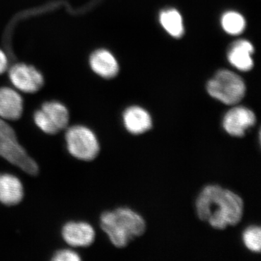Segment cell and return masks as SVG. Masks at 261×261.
<instances>
[{"instance_id": "1", "label": "cell", "mask_w": 261, "mask_h": 261, "mask_svg": "<svg viewBox=\"0 0 261 261\" xmlns=\"http://www.w3.org/2000/svg\"><path fill=\"white\" fill-rule=\"evenodd\" d=\"M199 219L217 230L238 224L243 219V199L219 185H209L200 192L195 203Z\"/></svg>"}, {"instance_id": "2", "label": "cell", "mask_w": 261, "mask_h": 261, "mask_svg": "<svg viewBox=\"0 0 261 261\" xmlns=\"http://www.w3.org/2000/svg\"><path fill=\"white\" fill-rule=\"evenodd\" d=\"M100 225L113 245L118 248L126 247L132 240L142 236L146 230L145 219L128 207L104 213L101 216Z\"/></svg>"}, {"instance_id": "3", "label": "cell", "mask_w": 261, "mask_h": 261, "mask_svg": "<svg viewBox=\"0 0 261 261\" xmlns=\"http://www.w3.org/2000/svg\"><path fill=\"white\" fill-rule=\"evenodd\" d=\"M206 89L211 97L228 106L238 104L246 92L243 79L228 70L218 71L207 82Z\"/></svg>"}, {"instance_id": "4", "label": "cell", "mask_w": 261, "mask_h": 261, "mask_svg": "<svg viewBox=\"0 0 261 261\" xmlns=\"http://www.w3.org/2000/svg\"><path fill=\"white\" fill-rule=\"evenodd\" d=\"M0 156L21 168L28 174L35 176L39 172L37 163L18 143L13 128L2 118H0Z\"/></svg>"}, {"instance_id": "5", "label": "cell", "mask_w": 261, "mask_h": 261, "mask_svg": "<svg viewBox=\"0 0 261 261\" xmlns=\"http://www.w3.org/2000/svg\"><path fill=\"white\" fill-rule=\"evenodd\" d=\"M67 148L75 159L93 161L99 153L100 147L95 134L87 127L77 125L68 128L65 134Z\"/></svg>"}, {"instance_id": "6", "label": "cell", "mask_w": 261, "mask_h": 261, "mask_svg": "<svg viewBox=\"0 0 261 261\" xmlns=\"http://www.w3.org/2000/svg\"><path fill=\"white\" fill-rule=\"evenodd\" d=\"M36 125L47 135H56L68 126L70 114L68 108L58 101H48L34 115Z\"/></svg>"}, {"instance_id": "7", "label": "cell", "mask_w": 261, "mask_h": 261, "mask_svg": "<svg viewBox=\"0 0 261 261\" xmlns=\"http://www.w3.org/2000/svg\"><path fill=\"white\" fill-rule=\"evenodd\" d=\"M7 73L13 87L20 93L35 94L44 87V75L34 65L15 63L9 67Z\"/></svg>"}, {"instance_id": "8", "label": "cell", "mask_w": 261, "mask_h": 261, "mask_svg": "<svg viewBox=\"0 0 261 261\" xmlns=\"http://www.w3.org/2000/svg\"><path fill=\"white\" fill-rule=\"evenodd\" d=\"M255 123L256 116L252 110L244 106H236L224 115L222 126L228 135L243 137Z\"/></svg>"}, {"instance_id": "9", "label": "cell", "mask_w": 261, "mask_h": 261, "mask_svg": "<svg viewBox=\"0 0 261 261\" xmlns=\"http://www.w3.org/2000/svg\"><path fill=\"white\" fill-rule=\"evenodd\" d=\"M24 109L23 99L14 87H0V118L16 121L21 118Z\"/></svg>"}, {"instance_id": "10", "label": "cell", "mask_w": 261, "mask_h": 261, "mask_svg": "<svg viewBox=\"0 0 261 261\" xmlns=\"http://www.w3.org/2000/svg\"><path fill=\"white\" fill-rule=\"evenodd\" d=\"M91 70L105 80L115 78L119 72V65L116 57L106 49H97L91 53L89 58Z\"/></svg>"}, {"instance_id": "11", "label": "cell", "mask_w": 261, "mask_h": 261, "mask_svg": "<svg viewBox=\"0 0 261 261\" xmlns=\"http://www.w3.org/2000/svg\"><path fill=\"white\" fill-rule=\"evenodd\" d=\"M123 126L128 133L143 135L152 127V116L148 111L140 106H130L123 113Z\"/></svg>"}, {"instance_id": "12", "label": "cell", "mask_w": 261, "mask_h": 261, "mask_svg": "<svg viewBox=\"0 0 261 261\" xmlns=\"http://www.w3.org/2000/svg\"><path fill=\"white\" fill-rule=\"evenodd\" d=\"M63 240L72 247H88L94 243L95 231L85 222H68L62 231Z\"/></svg>"}, {"instance_id": "13", "label": "cell", "mask_w": 261, "mask_h": 261, "mask_svg": "<svg viewBox=\"0 0 261 261\" xmlns=\"http://www.w3.org/2000/svg\"><path fill=\"white\" fill-rule=\"evenodd\" d=\"M253 45L245 39H240L233 42L228 48V61L235 68L241 71H249L254 65L252 54Z\"/></svg>"}, {"instance_id": "14", "label": "cell", "mask_w": 261, "mask_h": 261, "mask_svg": "<svg viewBox=\"0 0 261 261\" xmlns=\"http://www.w3.org/2000/svg\"><path fill=\"white\" fill-rule=\"evenodd\" d=\"M24 190L20 179L10 173L0 174V202L5 205H18L23 200Z\"/></svg>"}, {"instance_id": "15", "label": "cell", "mask_w": 261, "mask_h": 261, "mask_svg": "<svg viewBox=\"0 0 261 261\" xmlns=\"http://www.w3.org/2000/svg\"><path fill=\"white\" fill-rule=\"evenodd\" d=\"M160 23L171 37L181 38L185 34L183 19L177 10L170 8L160 13Z\"/></svg>"}, {"instance_id": "16", "label": "cell", "mask_w": 261, "mask_h": 261, "mask_svg": "<svg viewBox=\"0 0 261 261\" xmlns=\"http://www.w3.org/2000/svg\"><path fill=\"white\" fill-rule=\"evenodd\" d=\"M221 25L230 35H239L245 31L246 21L243 15L235 11H228L221 18Z\"/></svg>"}, {"instance_id": "17", "label": "cell", "mask_w": 261, "mask_h": 261, "mask_svg": "<svg viewBox=\"0 0 261 261\" xmlns=\"http://www.w3.org/2000/svg\"><path fill=\"white\" fill-rule=\"evenodd\" d=\"M243 241L247 250L255 253L261 250V229L259 226H250L243 233Z\"/></svg>"}, {"instance_id": "18", "label": "cell", "mask_w": 261, "mask_h": 261, "mask_svg": "<svg viewBox=\"0 0 261 261\" xmlns=\"http://www.w3.org/2000/svg\"><path fill=\"white\" fill-rule=\"evenodd\" d=\"M54 261H79L81 257L77 252L70 250H58L51 258Z\"/></svg>"}, {"instance_id": "19", "label": "cell", "mask_w": 261, "mask_h": 261, "mask_svg": "<svg viewBox=\"0 0 261 261\" xmlns=\"http://www.w3.org/2000/svg\"><path fill=\"white\" fill-rule=\"evenodd\" d=\"M10 67L9 59L6 53L0 48V75L8 72Z\"/></svg>"}]
</instances>
